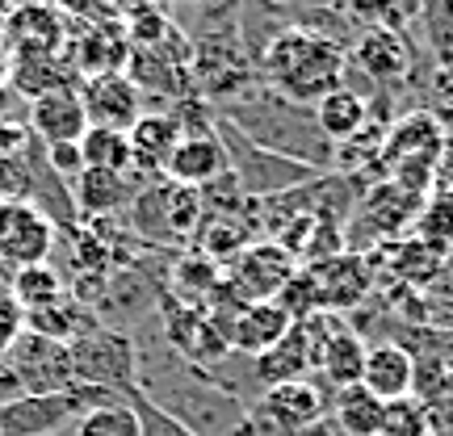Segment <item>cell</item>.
I'll return each instance as SVG.
<instances>
[{
    "label": "cell",
    "mask_w": 453,
    "mask_h": 436,
    "mask_svg": "<svg viewBox=\"0 0 453 436\" xmlns=\"http://www.w3.org/2000/svg\"><path fill=\"white\" fill-rule=\"evenodd\" d=\"M420 206H424V197L399 189L395 180H378L373 189H365V194L357 197V206H353L357 223H353V231H370V235H365V243L390 240V235H399V231H407V226L416 223Z\"/></svg>",
    "instance_id": "obj_12"
},
{
    "label": "cell",
    "mask_w": 453,
    "mask_h": 436,
    "mask_svg": "<svg viewBox=\"0 0 453 436\" xmlns=\"http://www.w3.org/2000/svg\"><path fill=\"white\" fill-rule=\"evenodd\" d=\"M26 126L38 143H81L84 130H88V113H84L81 88L67 84V88H50L42 97L30 101L26 113Z\"/></svg>",
    "instance_id": "obj_15"
},
{
    "label": "cell",
    "mask_w": 453,
    "mask_h": 436,
    "mask_svg": "<svg viewBox=\"0 0 453 436\" xmlns=\"http://www.w3.org/2000/svg\"><path fill=\"white\" fill-rule=\"evenodd\" d=\"M9 202H30V160L26 151L0 156V206Z\"/></svg>",
    "instance_id": "obj_39"
},
{
    "label": "cell",
    "mask_w": 453,
    "mask_h": 436,
    "mask_svg": "<svg viewBox=\"0 0 453 436\" xmlns=\"http://www.w3.org/2000/svg\"><path fill=\"white\" fill-rule=\"evenodd\" d=\"M441 260H445V248H437V243H424V240L395 243V252H390V264H395V273L403 277V281H416V286L437 277Z\"/></svg>",
    "instance_id": "obj_34"
},
{
    "label": "cell",
    "mask_w": 453,
    "mask_h": 436,
    "mask_svg": "<svg viewBox=\"0 0 453 436\" xmlns=\"http://www.w3.org/2000/svg\"><path fill=\"white\" fill-rule=\"evenodd\" d=\"M273 302L290 315L294 324H307V319H315V315H324V310H319V286H315L311 269H298V273L277 290Z\"/></svg>",
    "instance_id": "obj_35"
},
{
    "label": "cell",
    "mask_w": 453,
    "mask_h": 436,
    "mask_svg": "<svg viewBox=\"0 0 453 436\" xmlns=\"http://www.w3.org/2000/svg\"><path fill=\"white\" fill-rule=\"evenodd\" d=\"M428 411V428L449 432L453 428V373H437V382L428 386V394L420 399Z\"/></svg>",
    "instance_id": "obj_40"
},
{
    "label": "cell",
    "mask_w": 453,
    "mask_h": 436,
    "mask_svg": "<svg viewBox=\"0 0 453 436\" xmlns=\"http://www.w3.org/2000/svg\"><path fill=\"white\" fill-rule=\"evenodd\" d=\"M4 47L13 55H59L64 47V17L55 4L47 0H26V4H13L9 17H4Z\"/></svg>",
    "instance_id": "obj_17"
},
{
    "label": "cell",
    "mask_w": 453,
    "mask_h": 436,
    "mask_svg": "<svg viewBox=\"0 0 453 436\" xmlns=\"http://www.w3.org/2000/svg\"><path fill=\"white\" fill-rule=\"evenodd\" d=\"M257 76L277 97L294 101V105H315L344 84L349 50L315 26H286L265 42L257 59Z\"/></svg>",
    "instance_id": "obj_2"
},
{
    "label": "cell",
    "mask_w": 453,
    "mask_h": 436,
    "mask_svg": "<svg viewBox=\"0 0 453 436\" xmlns=\"http://www.w3.org/2000/svg\"><path fill=\"white\" fill-rule=\"evenodd\" d=\"M130 403V411H134V420H139V436H194L185 424L177 420V416H168L160 403H151L139 386H130L127 394H122Z\"/></svg>",
    "instance_id": "obj_36"
},
{
    "label": "cell",
    "mask_w": 453,
    "mask_h": 436,
    "mask_svg": "<svg viewBox=\"0 0 453 436\" xmlns=\"http://www.w3.org/2000/svg\"><path fill=\"white\" fill-rule=\"evenodd\" d=\"M84 168H101V172H130V143L122 130L88 126L81 139Z\"/></svg>",
    "instance_id": "obj_32"
},
{
    "label": "cell",
    "mask_w": 453,
    "mask_h": 436,
    "mask_svg": "<svg viewBox=\"0 0 453 436\" xmlns=\"http://www.w3.org/2000/svg\"><path fill=\"white\" fill-rule=\"evenodd\" d=\"M214 130H219V143H223V151H226V172L235 177V185L243 189L248 202H269V197L290 194V189H298V185H307V180L319 177L307 164L281 160L273 151L248 143L240 130L231 126V122H223V118H219Z\"/></svg>",
    "instance_id": "obj_5"
},
{
    "label": "cell",
    "mask_w": 453,
    "mask_h": 436,
    "mask_svg": "<svg viewBox=\"0 0 453 436\" xmlns=\"http://www.w3.org/2000/svg\"><path fill=\"white\" fill-rule=\"evenodd\" d=\"M67 436H139V420L127 399H113L105 407H88L67 424Z\"/></svg>",
    "instance_id": "obj_30"
},
{
    "label": "cell",
    "mask_w": 453,
    "mask_h": 436,
    "mask_svg": "<svg viewBox=\"0 0 453 436\" xmlns=\"http://www.w3.org/2000/svg\"><path fill=\"white\" fill-rule=\"evenodd\" d=\"M13 76V50L4 47V38H0V84H9Z\"/></svg>",
    "instance_id": "obj_44"
},
{
    "label": "cell",
    "mask_w": 453,
    "mask_h": 436,
    "mask_svg": "<svg viewBox=\"0 0 453 436\" xmlns=\"http://www.w3.org/2000/svg\"><path fill=\"white\" fill-rule=\"evenodd\" d=\"M139 189V177L130 172H101V168H84L81 177L72 180V202H76V214L81 218H110V214L127 210L130 197Z\"/></svg>",
    "instance_id": "obj_20"
},
{
    "label": "cell",
    "mask_w": 453,
    "mask_h": 436,
    "mask_svg": "<svg viewBox=\"0 0 453 436\" xmlns=\"http://www.w3.org/2000/svg\"><path fill=\"white\" fill-rule=\"evenodd\" d=\"M445 143H449V139H445L441 118H433L428 110H411V113H403L395 126H387V139H382L378 160H382V168H390L387 180H395L407 194L424 197L428 185H433V177H437Z\"/></svg>",
    "instance_id": "obj_3"
},
{
    "label": "cell",
    "mask_w": 453,
    "mask_h": 436,
    "mask_svg": "<svg viewBox=\"0 0 453 436\" xmlns=\"http://www.w3.org/2000/svg\"><path fill=\"white\" fill-rule=\"evenodd\" d=\"M307 269L319 286V310H349L373 290V264L365 252H336Z\"/></svg>",
    "instance_id": "obj_14"
},
{
    "label": "cell",
    "mask_w": 453,
    "mask_h": 436,
    "mask_svg": "<svg viewBox=\"0 0 453 436\" xmlns=\"http://www.w3.org/2000/svg\"><path fill=\"white\" fill-rule=\"evenodd\" d=\"M21 332H26V310L13 302V294H0V353L9 356Z\"/></svg>",
    "instance_id": "obj_42"
},
{
    "label": "cell",
    "mask_w": 453,
    "mask_h": 436,
    "mask_svg": "<svg viewBox=\"0 0 453 436\" xmlns=\"http://www.w3.org/2000/svg\"><path fill=\"white\" fill-rule=\"evenodd\" d=\"M344 9L361 30H407V21L420 13V0H344Z\"/></svg>",
    "instance_id": "obj_33"
},
{
    "label": "cell",
    "mask_w": 453,
    "mask_h": 436,
    "mask_svg": "<svg viewBox=\"0 0 453 436\" xmlns=\"http://www.w3.org/2000/svg\"><path fill=\"white\" fill-rule=\"evenodd\" d=\"M168 281H173V290H177V302H189V307H206L211 294L223 286L219 264L206 260L202 252H197V256H180L177 264L168 269Z\"/></svg>",
    "instance_id": "obj_29"
},
{
    "label": "cell",
    "mask_w": 453,
    "mask_h": 436,
    "mask_svg": "<svg viewBox=\"0 0 453 436\" xmlns=\"http://www.w3.org/2000/svg\"><path fill=\"white\" fill-rule=\"evenodd\" d=\"M81 416L76 394H13L0 403V436H55Z\"/></svg>",
    "instance_id": "obj_11"
},
{
    "label": "cell",
    "mask_w": 453,
    "mask_h": 436,
    "mask_svg": "<svg viewBox=\"0 0 453 436\" xmlns=\"http://www.w3.org/2000/svg\"><path fill=\"white\" fill-rule=\"evenodd\" d=\"M311 110H315V122H319V130H324V134L336 147L349 143L353 134H361V126L370 122V97L353 93L349 84H340L336 93H327L324 101H315Z\"/></svg>",
    "instance_id": "obj_25"
},
{
    "label": "cell",
    "mask_w": 453,
    "mask_h": 436,
    "mask_svg": "<svg viewBox=\"0 0 453 436\" xmlns=\"http://www.w3.org/2000/svg\"><path fill=\"white\" fill-rule=\"evenodd\" d=\"M9 373L17 378L21 394H64V390L76 386L67 344H55L38 332L17 336V344L9 348Z\"/></svg>",
    "instance_id": "obj_7"
},
{
    "label": "cell",
    "mask_w": 453,
    "mask_h": 436,
    "mask_svg": "<svg viewBox=\"0 0 453 436\" xmlns=\"http://www.w3.org/2000/svg\"><path fill=\"white\" fill-rule=\"evenodd\" d=\"M349 67H361V76L378 88H395L411 72V50L399 30H361L349 55Z\"/></svg>",
    "instance_id": "obj_16"
},
{
    "label": "cell",
    "mask_w": 453,
    "mask_h": 436,
    "mask_svg": "<svg viewBox=\"0 0 453 436\" xmlns=\"http://www.w3.org/2000/svg\"><path fill=\"white\" fill-rule=\"evenodd\" d=\"M324 416H327V394H324V386H315L307 378L281 382V386H265L257 407L248 411V420L260 424L265 432H277V436L307 432V428H315Z\"/></svg>",
    "instance_id": "obj_8"
},
{
    "label": "cell",
    "mask_w": 453,
    "mask_h": 436,
    "mask_svg": "<svg viewBox=\"0 0 453 436\" xmlns=\"http://www.w3.org/2000/svg\"><path fill=\"white\" fill-rule=\"evenodd\" d=\"M223 172H226V151L219 143V130L214 134H185L173 147L168 164H164V177L177 180V185H189V189H202V185H211Z\"/></svg>",
    "instance_id": "obj_23"
},
{
    "label": "cell",
    "mask_w": 453,
    "mask_h": 436,
    "mask_svg": "<svg viewBox=\"0 0 453 436\" xmlns=\"http://www.w3.org/2000/svg\"><path fill=\"white\" fill-rule=\"evenodd\" d=\"M67 353H72L76 382L84 386L118 390V394L139 386V344L122 327H88L84 336L67 344Z\"/></svg>",
    "instance_id": "obj_6"
},
{
    "label": "cell",
    "mask_w": 453,
    "mask_h": 436,
    "mask_svg": "<svg viewBox=\"0 0 453 436\" xmlns=\"http://www.w3.org/2000/svg\"><path fill=\"white\" fill-rule=\"evenodd\" d=\"M257 361V382L260 386H281V382H298L315 373V336H311L307 324H294L286 332V340H277L269 353L252 356Z\"/></svg>",
    "instance_id": "obj_22"
},
{
    "label": "cell",
    "mask_w": 453,
    "mask_h": 436,
    "mask_svg": "<svg viewBox=\"0 0 453 436\" xmlns=\"http://www.w3.org/2000/svg\"><path fill=\"white\" fill-rule=\"evenodd\" d=\"M130 59V42L127 34L110 30V26H93L88 34H81V47H76V72L81 76H110L118 67H127Z\"/></svg>",
    "instance_id": "obj_26"
},
{
    "label": "cell",
    "mask_w": 453,
    "mask_h": 436,
    "mask_svg": "<svg viewBox=\"0 0 453 436\" xmlns=\"http://www.w3.org/2000/svg\"><path fill=\"white\" fill-rule=\"evenodd\" d=\"M416 231L424 243H437L449 252L453 248V194L441 197H424L420 214H416Z\"/></svg>",
    "instance_id": "obj_37"
},
{
    "label": "cell",
    "mask_w": 453,
    "mask_h": 436,
    "mask_svg": "<svg viewBox=\"0 0 453 436\" xmlns=\"http://www.w3.org/2000/svg\"><path fill=\"white\" fill-rule=\"evenodd\" d=\"M433 286H437L441 294H449V298H453V252H445V260H441L437 277H433Z\"/></svg>",
    "instance_id": "obj_43"
},
{
    "label": "cell",
    "mask_w": 453,
    "mask_h": 436,
    "mask_svg": "<svg viewBox=\"0 0 453 436\" xmlns=\"http://www.w3.org/2000/svg\"><path fill=\"white\" fill-rule=\"evenodd\" d=\"M81 101H84V113H88V126H105L127 134L143 118V93L134 88V80L127 72H110V76L84 80Z\"/></svg>",
    "instance_id": "obj_13"
},
{
    "label": "cell",
    "mask_w": 453,
    "mask_h": 436,
    "mask_svg": "<svg viewBox=\"0 0 453 436\" xmlns=\"http://www.w3.org/2000/svg\"><path fill=\"white\" fill-rule=\"evenodd\" d=\"M382 411H387V403L373 399L361 382L336 390V399H332V420L344 436H378L382 432Z\"/></svg>",
    "instance_id": "obj_27"
},
{
    "label": "cell",
    "mask_w": 453,
    "mask_h": 436,
    "mask_svg": "<svg viewBox=\"0 0 453 436\" xmlns=\"http://www.w3.org/2000/svg\"><path fill=\"white\" fill-rule=\"evenodd\" d=\"M189 80L194 93L211 105H231L248 88H257L260 76L252 67V55L243 50L240 30H211L194 38V59H189Z\"/></svg>",
    "instance_id": "obj_4"
},
{
    "label": "cell",
    "mask_w": 453,
    "mask_h": 436,
    "mask_svg": "<svg viewBox=\"0 0 453 436\" xmlns=\"http://www.w3.org/2000/svg\"><path fill=\"white\" fill-rule=\"evenodd\" d=\"M361 386L370 390L373 399H382V403L407 399V394L416 390V356L407 353L403 344H378V348H365Z\"/></svg>",
    "instance_id": "obj_21"
},
{
    "label": "cell",
    "mask_w": 453,
    "mask_h": 436,
    "mask_svg": "<svg viewBox=\"0 0 453 436\" xmlns=\"http://www.w3.org/2000/svg\"><path fill=\"white\" fill-rule=\"evenodd\" d=\"M298 273V260L281 248L277 240H265V243H252L235 264H231V290L240 294L243 302H273L277 290Z\"/></svg>",
    "instance_id": "obj_10"
},
{
    "label": "cell",
    "mask_w": 453,
    "mask_h": 436,
    "mask_svg": "<svg viewBox=\"0 0 453 436\" xmlns=\"http://www.w3.org/2000/svg\"><path fill=\"white\" fill-rule=\"evenodd\" d=\"M177 118L173 113H143L134 126L127 130V143H130V172H139L143 180L164 177V164L173 156V147L180 143Z\"/></svg>",
    "instance_id": "obj_19"
},
{
    "label": "cell",
    "mask_w": 453,
    "mask_h": 436,
    "mask_svg": "<svg viewBox=\"0 0 453 436\" xmlns=\"http://www.w3.org/2000/svg\"><path fill=\"white\" fill-rule=\"evenodd\" d=\"M290 327H294V319L277 307V302H248V307L226 324V340H231V353L260 356V353H269L277 340H286Z\"/></svg>",
    "instance_id": "obj_24"
},
{
    "label": "cell",
    "mask_w": 453,
    "mask_h": 436,
    "mask_svg": "<svg viewBox=\"0 0 453 436\" xmlns=\"http://www.w3.org/2000/svg\"><path fill=\"white\" fill-rule=\"evenodd\" d=\"M416 17L424 21V42L437 72H453V0H420Z\"/></svg>",
    "instance_id": "obj_31"
},
{
    "label": "cell",
    "mask_w": 453,
    "mask_h": 436,
    "mask_svg": "<svg viewBox=\"0 0 453 436\" xmlns=\"http://www.w3.org/2000/svg\"><path fill=\"white\" fill-rule=\"evenodd\" d=\"M42 151H47V164L50 172L64 180V185H72V180L84 172V156H81V143H42Z\"/></svg>",
    "instance_id": "obj_41"
},
{
    "label": "cell",
    "mask_w": 453,
    "mask_h": 436,
    "mask_svg": "<svg viewBox=\"0 0 453 436\" xmlns=\"http://www.w3.org/2000/svg\"><path fill=\"white\" fill-rule=\"evenodd\" d=\"M428 432H433V428H428V411H424V403L416 394L387 403V411H382V432L378 436H428Z\"/></svg>",
    "instance_id": "obj_38"
},
{
    "label": "cell",
    "mask_w": 453,
    "mask_h": 436,
    "mask_svg": "<svg viewBox=\"0 0 453 436\" xmlns=\"http://www.w3.org/2000/svg\"><path fill=\"white\" fill-rule=\"evenodd\" d=\"M307 327H311V319H307ZM319 332H324V336H315V327H311V336H315V373H319L332 390H344V386H353V382H361V365H365V344H361V336L344 324L327 327L324 315H319Z\"/></svg>",
    "instance_id": "obj_18"
},
{
    "label": "cell",
    "mask_w": 453,
    "mask_h": 436,
    "mask_svg": "<svg viewBox=\"0 0 453 436\" xmlns=\"http://www.w3.org/2000/svg\"><path fill=\"white\" fill-rule=\"evenodd\" d=\"M9 294H13V302L26 315L30 310H42V307H50V302H59L67 294V286H64V277L50 269L47 260L42 264H26V269H13V281H9Z\"/></svg>",
    "instance_id": "obj_28"
},
{
    "label": "cell",
    "mask_w": 453,
    "mask_h": 436,
    "mask_svg": "<svg viewBox=\"0 0 453 436\" xmlns=\"http://www.w3.org/2000/svg\"><path fill=\"white\" fill-rule=\"evenodd\" d=\"M55 235H59L55 223L30 202L0 206V264H13V269L42 264L55 248Z\"/></svg>",
    "instance_id": "obj_9"
},
{
    "label": "cell",
    "mask_w": 453,
    "mask_h": 436,
    "mask_svg": "<svg viewBox=\"0 0 453 436\" xmlns=\"http://www.w3.org/2000/svg\"><path fill=\"white\" fill-rule=\"evenodd\" d=\"M219 118L231 122L248 143L265 147V151H273L281 160L307 164L315 172H332V164H336V143L319 130L315 110L277 97L273 88H265V84L248 88L240 101L223 105Z\"/></svg>",
    "instance_id": "obj_1"
}]
</instances>
